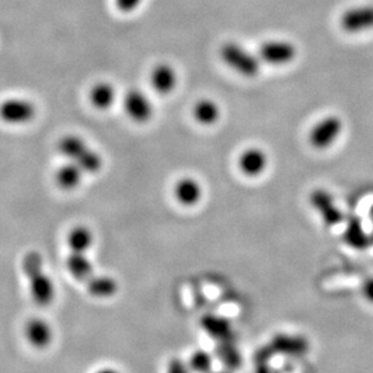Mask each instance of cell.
<instances>
[{
  "label": "cell",
  "instance_id": "6da1fadb",
  "mask_svg": "<svg viewBox=\"0 0 373 373\" xmlns=\"http://www.w3.org/2000/svg\"><path fill=\"white\" fill-rule=\"evenodd\" d=\"M22 269L34 303L39 307L50 306L56 297V289L52 279L44 269L43 256L35 250L28 251L22 260Z\"/></svg>",
  "mask_w": 373,
  "mask_h": 373
},
{
  "label": "cell",
  "instance_id": "7a4b0ae2",
  "mask_svg": "<svg viewBox=\"0 0 373 373\" xmlns=\"http://www.w3.org/2000/svg\"><path fill=\"white\" fill-rule=\"evenodd\" d=\"M58 151L63 157L77 163L86 174H96L103 168V158L77 134H67L58 142Z\"/></svg>",
  "mask_w": 373,
  "mask_h": 373
},
{
  "label": "cell",
  "instance_id": "3957f363",
  "mask_svg": "<svg viewBox=\"0 0 373 373\" xmlns=\"http://www.w3.org/2000/svg\"><path fill=\"white\" fill-rule=\"evenodd\" d=\"M220 57L227 67L242 77H258L261 70L260 57L235 41H229L221 46Z\"/></svg>",
  "mask_w": 373,
  "mask_h": 373
},
{
  "label": "cell",
  "instance_id": "277c9868",
  "mask_svg": "<svg viewBox=\"0 0 373 373\" xmlns=\"http://www.w3.org/2000/svg\"><path fill=\"white\" fill-rule=\"evenodd\" d=\"M258 57L261 62L267 63L268 66L284 67L296 59L297 48L291 41L283 39H272L261 45Z\"/></svg>",
  "mask_w": 373,
  "mask_h": 373
},
{
  "label": "cell",
  "instance_id": "5b68a950",
  "mask_svg": "<svg viewBox=\"0 0 373 373\" xmlns=\"http://www.w3.org/2000/svg\"><path fill=\"white\" fill-rule=\"evenodd\" d=\"M343 131V121L336 115L325 116L318 121L309 133V143L316 150H325L334 145Z\"/></svg>",
  "mask_w": 373,
  "mask_h": 373
},
{
  "label": "cell",
  "instance_id": "8992f818",
  "mask_svg": "<svg viewBox=\"0 0 373 373\" xmlns=\"http://www.w3.org/2000/svg\"><path fill=\"white\" fill-rule=\"evenodd\" d=\"M37 116V106L26 98H9L0 104V119L5 124L22 126L33 121Z\"/></svg>",
  "mask_w": 373,
  "mask_h": 373
},
{
  "label": "cell",
  "instance_id": "52a82bcc",
  "mask_svg": "<svg viewBox=\"0 0 373 373\" xmlns=\"http://www.w3.org/2000/svg\"><path fill=\"white\" fill-rule=\"evenodd\" d=\"M341 28L348 34H360L373 29V5H358L341 15Z\"/></svg>",
  "mask_w": 373,
  "mask_h": 373
},
{
  "label": "cell",
  "instance_id": "ba28073f",
  "mask_svg": "<svg viewBox=\"0 0 373 373\" xmlns=\"http://www.w3.org/2000/svg\"><path fill=\"white\" fill-rule=\"evenodd\" d=\"M124 109L129 119L135 124H148L153 119V103L148 95L139 88H132L124 95Z\"/></svg>",
  "mask_w": 373,
  "mask_h": 373
},
{
  "label": "cell",
  "instance_id": "9c48e42d",
  "mask_svg": "<svg viewBox=\"0 0 373 373\" xmlns=\"http://www.w3.org/2000/svg\"><path fill=\"white\" fill-rule=\"evenodd\" d=\"M311 204L321 214V220L326 226L332 227L345 221L343 213L336 206L335 200L331 196L330 192L326 190L316 189V191L312 192Z\"/></svg>",
  "mask_w": 373,
  "mask_h": 373
},
{
  "label": "cell",
  "instance_id": "30bf717a",
  "mask_svg": "<svg viewBox=\"0 0 373 373\" xmlns=\"http://www.w3.org/2000/svg\"><path fill=\"white\" fill-rule=\"evenodd\" d=\"M150 86L160 96H168L178 86V73L169 63H158L150 72Z\"/></svg>",
  "mask_w": 373,
  "mask_h": 373
},
{
  "label": "cell",
  "instance_id": "8fae6325",
  "mask_svg": "<svg viewBox=\"0 0 373 373\" xmlns=\"http://www.w3.org/2000/svg\"><path fill=\"white\" fill-rule=\"evenodd\" d=\"M24 337L37 350H45L53 340V330L41 318H30L24 325Z\"/></svg>",
  "mask_w": 373,
  "mask_h": 373
},
{
  "label": "cell",
  "instance_id": "7c38bea8",
  "mask_svg": "<svg viewBox=\"0 0 373 373\" xmlns=\"http://www.w3.org/2000/svg\"><path fill=\"white\" fill-rule=\"evenodd\" d=\"M268 167V157L262 149H245L238 157V168L245 177L258 178L262 175Z\"/></svg>",
  "mask_w": 373,
  "mask_h": 373
},
{
  "label": "cell",
  "instance_id": "4fadbf2b",
  "mask_svg": "<svg viewBox=\"0 0 373 373\" xmlns=\"http://www.w3.org/2000/svg\"><path fill=\"white\" fill-rule=\"evenodd\" d=\"M174 197L182 206L195 207L203 197V187L195 178L182 177L174 185Z\"/></svg>",
  "mask_w": 373,
  "mask_h": 373
},
{
  "label": "cell",
  "instance_id": "5bb4252c",
  "mask_svg": "<svg viewBox=\"0 0 373 373\" xmlns=\"http://www.w3.org/2000/svg\"><path fill=\"white\" fill-rule=\"evenodd\" d=\"M66 267L68 272L70 273V276L84 285H86L87 283L97 274L93 263L85 253L69 251L66 260Z\"/></svg>",
  "mask_w": 373,
  "mask_h": 373
},
{
  "label": "cell",
  "instance_id": "9a60e30c",
  "mask_svg": "<svg viewBox=\"0 0 373 373\" xmlns=\"http://www.w3.org/2000/svg\"><path fill=\"white\" fill-rule=\"evenodd\" d=\"M86 173L72 161H66L55 173V182L63 191H74L80 186Z\"/></svg>",
  "mask_w": 373,
  "mask_h": 373
},
{
  "label": "cell",
  "instance_id": "2e32d148",
  "mask_svg": "<svg viewBox=\"0 0 373 373\" xmlns=\"http://www.w3.org/2000/svg\"><path fill=\"white\" fill-rule=\"evenodd\" d=\"M343 240L345 245L355 250H366L370 245H372L370 232L365 230L363 221L360 220L358 216H352L347 219Z\"/></svg>",
  "mask_w": 373,
  "mask_h": 373
},
{
  "label": "cell",
  "instance_id": "e0dca14e",
  "mask_svg": "<svg viewBox=\"0 0 373 373\" xmlns=\"http://www.w3.org/2000/svg\"><path fill=\"white\" fill-rule=\"evenodd\" d=\"M88 98L97 111H108L115 103V87L111 82H97L90 90Z\"/></svg>",
  "mask_w": 373,
  "mask_h": 373
},
{
  "label": "cell",
  "instance_id": "ac0fdd59",
  "mask_svg": "<svg viewBox=\"0 0 373 373\" xmlns=\"http://www.w3.org/2000/svg\"><path fill=\"white\" fill-rule=\"evenodd\" d=\"M192 114L195 120L202 126H213L220 120V106L211 98H201L193 106Z\"/></svg>",
  "mask_w": 373,
  "mask_h": 373
},
{
  "label": "cell",
  "instance_id": "d6986e66",
  "mask_svg": "<svg viewBox=\"0 0 373 373\" xmlns=\"http://www.w3.org/2000/svg\"><path fill=\"white\" fill-rule=\"evenodd\" d=\"M93 243H95V236L87 226H74L68 233L67 245L70 251L87 254V251L92 248Z\"/></svg>",
  "mask_w": 373,
  "mask_h": 373
},
{
  "label": "cell",
  "instance_id": "ffe728a7",
  "mask_svg": "<svg viewBox=\"0 0 373 373\" xmlns=\"http://www.w3.org/2000/svg\"><path fill=\"white\" fill-rule=\"evenodd\" d=\"M85 287L91 296L96 298H109L117 292L119 284L114 278L97 273L96 276L87 283Z\"/></svg>",
  "mask_w": 373,
  "mask_h": 373
},
{
  "label": "cell",
  "instance_id": "44dd1931",
  "mask_svg": "<svg viewBox=\"0 0 373 373\" xmlns=\"http://www.w3.org/2000/svg\"><path fill=\"white\" fill-rule=\"evenodd\" d=\"M187 365L190 369L197 372H207L213 366V359H211V355L206 350H196L192 353Z\"/></svg>",
  "mask_w": 373,
  "mask_h": 373
},
{
  "label": "cell",
  "instance_id": "7402d4cb",
  "mask_svg": "<svg viewBox=\"0 0 373 373\" xmlns=\"http://www.w3.org/2000/svg\"><path fill=\"white\" fill-rule=\"evenodd\" d=\"M274 345L279 352H285V353H294L298 354L306 350V343L301 338H291V337H278L277 341L274 342Z\"/></svg>",
  "mask_w": 373,
  "mask_h": 373
},
{
  "label": "cell",
  "instance_id": "603a6c76",
  "mask_svg": "<svg viewBox=\"0 0 373 373\" xmlns=\"http://www.w3.org/2000/svg\"><path fill=\"white\" fill-rule=\"evenodd\" d=\"M207 330L209 331L211 336H214L216 338L224 340L225 337H229L231 334V327L229 323L222 318H209L208 321L204 323Z\"/></svg>",
  "mask_w": 373,
  "mask_h": 373
},
{
  "label": "cell",
  "instance_id": "cb8c5ba5",
  "mask_svg": "<svg viewBox=\"0 0 373 373\" xmlns=\"http://www.w3.org/2000/svg\"><path fill=\"white\" fill-rule=\"evenodd\" d=\"M143 0H115L116 9L124 14H131L138 9Z\"/></svg>",
  "mask_w": 373,
  "mask_h": 373
},
{
  "label": "cell",
  "instance_id": "d4e9b609",
  "mask_svg": "<svg viewBox=\"0 0 373 373\" xmlns=\"http://www.w3.org/2000/svg\"><path fill=\"white\" fill-rule=\"evenodd\" d=\"M361 292L366 301L373 303V277H370L363 283L361 285Z\"/></svg>",
  "mask_w": 373,
  "mask_h": 373
},
{
  "label": "cell",
  "instance_id": "484cf974",
  "mask_svg": "<svg viewBox=\"0 0 373 373\" xmlns=\"http://www.w3.org/2000/svg\"><path fill=\"white\" fill-rule=\"evenodd\" d=\"M187 364H184L182 360L172 359L168 364V371L169 372H185L187 371Z\"/></svg>",
  "mask_w": 373,
  "mask_h": 373
},
{
  "label": "cell",
  "instance_id": "4316f807",
  "mask_svg": "<svg viewBox=\"0 0 373 373\" xmlns=\"http://www.w3.org/2000/svg\"><path fill=\"white\" fill-rule=\"evenodd\" d=\"M369 216L370 220H371V224H372V230H371V232H370V236H371V243H372L373 245V204L372 206L370 207Z\"/></svg>",
  "mask_w": 373,
  "mask_h": 373
}]
</instances>
